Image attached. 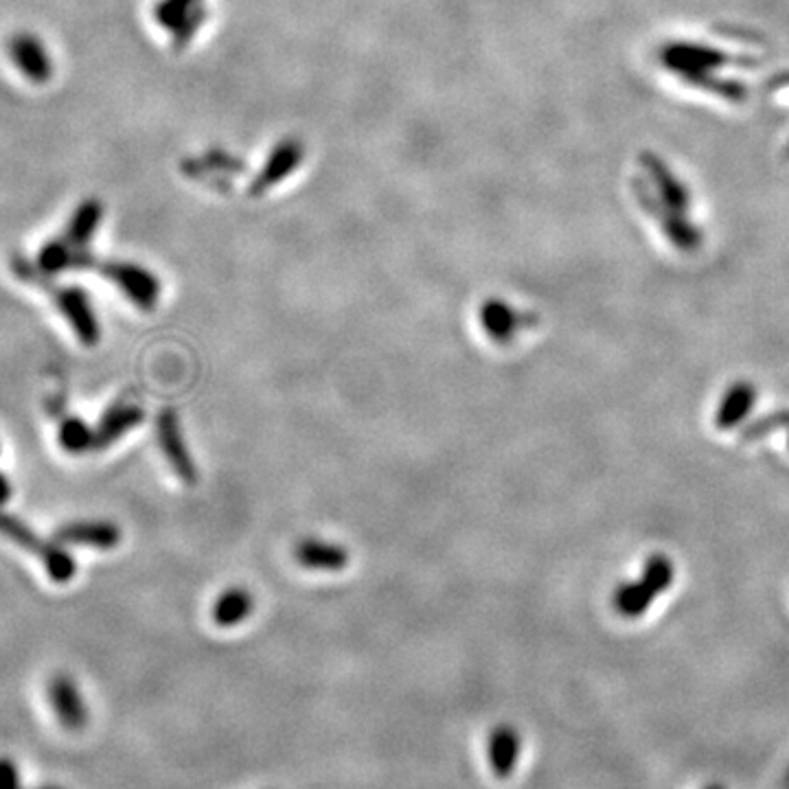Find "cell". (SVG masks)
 Wrapping results in <instances>:
<instances>
[{
	"instance_id": "obj_1",
	"label": "cell",
	"mask_w": 789,
	"mask_h": 789,
	"mask_svg": "<svg viewBox=\"0 0 789 789\" xmlns=\"http://www.w3.org/2000/svg\"><path fill=\"white\" fill-rule=\"evenodd\" d=\"M673 561L667 555L656 552L645 559L638 581H625L612 592V607L623 618H640L651 607L656 596L673 585Z\"/></svg>"
},
{
	"instance_id": "obj_2",
	"label": "cell",
	"mask_w": 789,
	"mask_h": 789,
	"mask_svg": "<svg viewBox=\"0 0 789 789\" xmlns=\"http://www.w3.org/2000/svg\"><path fill=\"white\" fill-rule=\"evenodd\" d=\"M0 533L4 537H9L11 541H15L20 548H24L31 555H37L40 561L44 563L48 577L55 583H68L75 577V559L68 550H64L59 546V541H44L31 526L24 525L22 520H18L11 514H4L0 509Z\"/></svg>"
},
{
	"instance_id": "obj_3",
	"label": "cell",
	"mask_w": 789,
	"mask_h": 789,
	"mask_svg": "<svg viewBox=\"0 0 789 789\" xmlns=\"http://www.w3.org/2000/svg\"><path fill=\"white\" fill-rule=\"evenodd\" d=\"M136 307L154 309L161 296V281L143 265L132 262H97L95 265Z\"/></svg>"
},
{
	"instance_id": "obj_4",
	"label": "cell",
	"mask_w": 789,
	"mask_h": 789,
	"mask_svg": "<svg viewBox=\"0 0 789 789\" xmlns=\"http://www.w3.org/2000/svg\"><path fill=\"white\" fill-rule=\"evenodd\" d=\"M156 439L158 446L169 463V468L174 470V474L185 483V485H196L198 483V468L187 450L185 437H183V428H180V417L174 408H163L156 417Z\"/></svg>"
},
{
	"instance_id": "obj_5",
	"label": "cell",
	"mask_w": 789,
	"mask_h": 789,
	"mask_svg": "<svg viewBox=\"0 0 789 789\" xmlns=\"http://www.w3.org/2000/svg\"><path fill=\"white\" fill-rule=\"evenodd\" d=\"M46 292L51 294L53 303L57 305L62 316L68 320V325L73 327L77 338L88 347L97 344L101 338V329H99L95 309L90 305V296L81 287H75V285L59 287L55 283Z\"/></svg>"
},
{
	"instance_id": "obj_6",
	"label": "cell",
	"mask_w": 789,
	"mask_h": 789,
	"mask_svg": "<svg viewBox=\"0 0 789 789\" xmlns=\"http://www.w3.org/2000/svg\"><path fill=\"white\" fill-rule=\"evenodd\" d=\"M7 51L20 75L26 77L29 81L46 84L53 77V59L44 42L35 33L31 31L13 33L7 44Z\"/></svg>"
},
{
	"instance_id": "obj_7",
	"label": "cell",
	"mask_w": 789,
	"mask_h": 789,
	"mask_svg": "<svg viewBox=\"0 0 789 789\" xmlns=\"http://www.w3.org/2000/svg\"><path fill=\"white\" fill-rule=\"evenodd\" d=\"M48 702L66 731H81L88 722V711L75 680L66 673H57L46 687Z\"/></svg>"
},
{
	"instance_id": "obj_8",
	"label": "cell",
	"mask_w": 789,
	"mask_h": 789,
	"mask_svg": "<svg viewBox=\"0 0 789 789\" xmlns=\"http://www.w3.org/2000/svg\"><path fill=\"white\" fill-rule=\"evenodd\" d=\"M154 18L158 24L169 29L183 46L202 24L205 9L200 7V0H158L154 7Z\"/></svg>"
},
{
	"instance_id": "obj_9",
	"label": "cell",
	"mask_w": 789,
	"mask_h": 789,
	"mask_svg": "<svg viewBox=\"0 0 789 789\" xmlns=\"http://www.w3.org/2000/svg\"><path fill=\"white\" fill-rule=\"evenodd\" d=\"M55 541L73 546H92L101 550L117 548L121 541V528L106 520H77L55 528Z\"/></svg>"
},
{
	"instance_id": "obj_10",
	"label": "cell",
	"mask_w": 789,
	"mask_h": 789,
	"mask_svg": "<svg viewBox=\"0 0 789 789\" xmlns=\"http://www.w3.org/2000/svg\"><path fill=\"white\" fill-rule=\"evenodd\" d=\"M757 388L748 380L733 382L724 393L717 410H715V428L717 430H733L737 428L755 408Z\"/></svg>"
},
{
	"instance_id": "obj_11",
	"label": "cell",
	"mask_w": 789,
	"mask_h": 789,
	"mask_svg": "<svg viewBox=\"0 0 789 789\" xmlns=\"http://www.w3.org/2000/svg\"><path fill=\"white\" fill-rule=\"evenodd\" d=\"M145 413L136 404H117L112 406L95 428V452L110 448L132 428L143 424Z\"/></svg>"
},
{
	"instance_id": "obj_12",
	"label": "cell",
	"mask_w": 789,
	"mask_h": 789,
	"mask_svg": "<svg viewBox=\"0 0 789 789\" xmlns=\"http://www.w3.org/2000/svg\"><path fill=\"white\" fill-rule=\"evenodd\" d=\"M294 559L309 570L336 572L349 563V552L340 544L305 537L294 546Z\"/></svg>"
},
{
	"instance_id": "obj_13",
	"label": "cell",
	"mask_w": 789,
	"mask_h": 789,
	"mask_svg": "<svg viewBox=\"0 0 789 789\" xmlns=\"http://www.w3.org/2000/svg\"><path fill=\"white\" fill-rule=\"evenodd\" d=\"M487 757L494 775L498 779H509L520 759V733L509 724L496 726L490 733Z\"/></svg>"
},
{
	"instance_id": "obj_14",
	"label": "cell",
	"mask_w": 789,
	"mask_h": 789,
	"mask_svg": "<svg viewBox=\"0 0 789 789\" xmlns=\"http://www.w3.org/2000/svg\"><path fill=\"white\" fill-rule=\"evenodd\" d=\"M525 322L523 314H518L509 303H505L501 298H490L481 307V325L494 342L505 344V342L514 340L516 331Z\"/></svg>"
},
{
	"instance_id": "obj_15",
	"label": "cell",
	"mask_w": 789,
	"mask_h": 789,
	"mask_svg": "<svg viewBox=\"0 0 789 789\" xmlns=\"http://www.w3.org/2000/svg\"><path fill=\"white\" fill-rule=\"evenodd\" d=\"M300 158H303V145L296 143V141H285L283 145H278L267 165L263 167L260 178L253 183V194L260 196L265 189H270L272 185L281 183L292 169H296L300 165Z\"/></svg>"
},
{
	"instance_id": "obj_16",
	"label": "cell",
	"mask_w": 789,
	"mask_h": 789,
	"mask_svg": "<svg viewBox=\"0 0 789 789\" xmlns=\"http://www.w3.org/2000/svg\"><path fill=\"white\" fill-rule=\"evenodd\" d=\"M101 218H103V207H101V202H97V200H84V202L75 209L70 222H68V227H66L64 240H66L68 244H73L75 249H79V251H88V244H90L92 235L97 233V227H99Z\"/></svg>"
},
{
	"instance_id": "obj_17",
	"label": "cell",
	"mask_w": 789,
	"mask_h": 789,
	"mask_svg": "<svg viewBox=\"0 0 789 789\" xmlns=\"http://www.w3.org/2000/svg\"><path fill=\"white\" fill-rule=\"evenodd\" d=\"M253 605H255L253 594L249 590L235 585V588L224 590L218 596L211 614H213V621L218 627H235L251 616Z\"/></svg>"
},
{
	"instance_id": "obj_18",
	"label": "cell",
	"mask_w": 789,
	"mask_h": 789,
	"mask_svg": "<svg viewBox=\"0 0 789 789\" xmlns=\"http://www.w3.org/2000/svg\"><path fill=\"white\" fill-rule=\"evenodd\" d=\"M59 446L70 454L95 452V428L79 417H68L59 426Z\"/></svg>"
},
{
	"instance_id": "obj_19",
	"label": "cell",
	"mask_w": 789,
	"mask_h": 789,
	"mask_svg": "<svg viewBox=\"0 0 789 789\" xmlns=\"http://www.w3.org/2000/svg\"><path fill=\"white\" fill-rule=\"evenodd\" d=\"M781 428H789V410H775V413H768V415L750 421L742 430V439L744 441H757V439H764L766 435H770L775 430H781Z\"/></svg>"
},
{
	"instance_id": "obj_20",
	"label": "cell",
	"mask_w": 789,
	"mask_h": 789,
	"mask_svg": "<svg viewBox=\"0 0 789 789\" xmlns=\"http://www.w3.org/2000/svg\"><path fill=\"white\" fill-rule=\"evenodd\" d=\"M0 789H24L20 768L9 757H0Z\"/></svg>"
},
{
	"instance_id": "obj_21",
	"label": "cell",
	"mask_w": 789,
	"mask_h": 789,
	"mask_svg": "<svg viewBox=\"0 0 789 789\" xmlns=\"http://www.w3.org/2000/svg\"><path fill=\"white\" fill-rule=\"evenodd\" d=\"M11 501V483L7 481V476L0 472V507H4Z\"/></svg>"
},
{
	"instance_id": "obj_22",
	"label": "cell",
	"mask_w": 789,
	"mask_h": 789,
	"mask_svg": "<svg viewBox=\"0 0 789 789\" xmlns=\"http://www.w3.org/2000/svg\"><path fill=\"white\" fill-rule=\"evenodd\" d=\"M35 789H64V788H59V786H40V788H35Z\"/></svg>"
},
{
	"instance_id": "obj_23",
	"label": "cell",
	"mask_w": 789,
	"mask_h": 789,
	"mask_svg": "<svg viewBox=\"0 0 789 789\" xmlns=\"http://www.w3.org/2000/svg\"><path fill=\"white\" fill-rule=\"evenodd\" d=\"M704 789H726V788H722V786H709V788H704Z\"/></svg>"
},
{
	"instance_id": "obj_24",
	"label": "cell",
	"mask_w": 789,
	"mask_h": 789,
	"mask_svg": "<svg viewBox=\"0 0 789 789\" xmlns=\"http://www.w3.org/2000/svg\"><path fill=\"white\" fill-rule=\"evenodd\" d=\"M788 448H789V435H788Z\"/></svg>"
}]
</instances>
